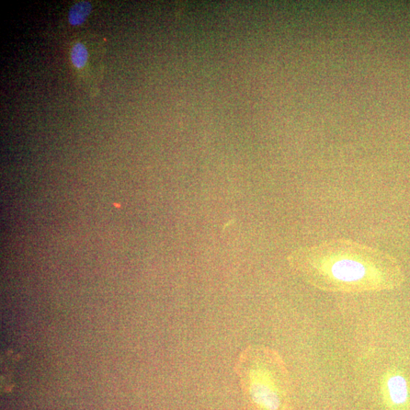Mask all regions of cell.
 Instances as JSON below:
<instances>
[{
  "instance_id": "7a4b0ae2",
  "label": "cell",
  "mask_w": 410,
  "mask_h": 410,
  "mask_svg": "<svg viewBox=\"0 0 410 410\" xmlns=\"http://www.w3.org/2000/svg\"><path fill=\"white\" fill-rule=\"evenodd\" d=\"M236 373L257 410H290V374L279 353L263 346L248 347L239 356Z\"/></svg>"
},
{
  "instance_id": "3957f363",
  "label": "cell",
  "mask_w": 410,
  "mask_h": 410,
  "mask_svg": "<svg viewBox=\"0 0 410 410\" xmlns=\"http://www.w3.org/2000/svg\"><path fill=\"white\" fill-rule=\"evenodd\" d=\"M382 401L387 410H409L410 387L405 374L400 370L387 371L381 381Z\"/></svg>"
},
{
  "instance_id": "8992f818",
  "label": "cell",
  "mask_w": 410,
  "mask_h": 410,
  "mask_svg": "<svg viewBox=\"0 0 410 410\" xmlns=\"http://www.w3.org/2000/svg\"><path fill=\"white\" fill-rule=\"evenodd\" d=\"M233 222H234V221H233V220H232V221H231L228 222V223H227V224H226L224 226V229H226V228L227 226H231V224H233Z\"/></svg>"
},
{
  "instance_id": "277c9868",
  "label": "cell",
  "mask_w": 410,
  "mask_h": 410,
  "mask_svg": "<svg viewBox=\"0 0 410 410\" xmlns=\"http://www.w3.org/2000/svg\"><path fill=\"white\" fill-rule=\"evenodd\" d=\"M91 9V4L89 2L83 1L73 5L68 14V21L73 26L82 25L89 16Z\"/></svg>"
},
{
  "instance_id": "6da1fadb",
  "label": "cell",
  "mask_w": 410,
  "mask_h": 410,
  "mask_svg": "<svg viewBox=\"0 0 410 410\" xmlns=\"http://www.w3.org/2000/svg\"><path fill=\"white\" fill-rule=\"evenodd\" d=\"M288 261L296 275L328 293L393 290L405 281L403 268L394 256L347 238L296 248Z\"/></svg>"
},
{
  "instance_id": "5b68a950",
  "label": "cell",
  "mask_w": 410,
  "mask_h": 410,
  "mask_svg": "<svg viewBox=\"0 0 410 410\" xmlns=\"http://www.w3.org/2000/svg\"><path fill=\"white\" fill-rule=\"evenodd\" d=\"M88 53L82 43H76L71 51V60L78 68H83L88 61Z\"/></svg>"
}]
</instances>
